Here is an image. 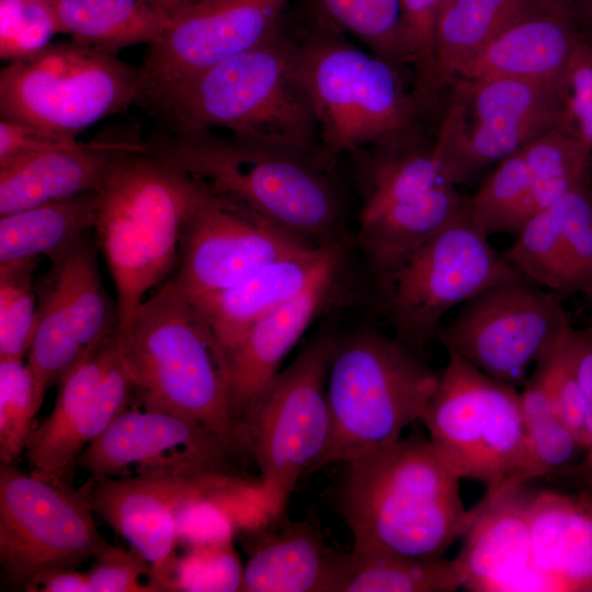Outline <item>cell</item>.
Here are the masks:
<instances>
[{"mask_svg": "<svg viewBox=\"0 0 592 592\" xmlns=\"http://www.w3.org/2000/svg\"><path fill=\"white\" fill-rule=\"evenodd\" d=\"M344 465L337 490L339 513L353 553L441 558L480 514L466 509L460 479L429 437H399Z\"/></svg>", "mask_w": 592, "mask_h": 592, "instance_id": "1", "label": "cell"}, {"mask_svg": "<svg viewBox=\"0 0 592 592\" xmlns=\"http://www.w3.org/2000/svg\"><path fill=\"white\" fill-rule=\"evenodd\" d=\"M146 146L207 191L311 244L340 241L339 192L315 155L210 129H174Z\"/></svg>", "mask_w": 592, "mask_h": 592, "instance_id": "2", "label": "cell"}, {"mask_svg": "<svg viewBox=\"0 0 592 592\" xmlns=\"http://www.w3.org/2000/svg\"><path fill=\"white\" fill-rule=\"evenodd\" d=\"M198 189L183 169L136 139L113 161L98 191L93 230L115 286L117 340L143 301L173 274Z\"/></svg>", "mask_w": 592, "mask_h": 592, "instance_id": "3", "label": "cell"}, {"mask_svg": "<svg viewBox=\"0 0 592 592\" xmlns=\"http://www.w3.org/2000/svg\"><path fill=\"white\" fill-rule=\"evenodd\" d=\"M117 341L145 409L197 422L248 456L229 408L226 353L172 275L143 301Z\"/></svg>", "mask_w": 592, "mask_h": 592, "instance_id": "4", "label": "cell"}, {"mask_svg": "<svg viewBox=\"0 0 592 592\" xmlns=\"http://www.w3.org/2000/svg\"><path fill=\"white\" fill-rule=\"evenodd\" d=\"M159 114L174 129L221 128L317 157V121L295 37L283 26L192 79Z\"/></svg>", "mask_w": 592, "mask_h": 592, "instance_id": "5", "label": "cell"}, {"mask_svg": "<svg viewBox=\"0 0 592 592\" xmlns=\"http://www.w3.org/2000/svg\"><path fill=\"white\" fill-rule=\"evenodd\" d=\"M440 374L395 334L363 329L334 341L326 380L330 437L316 470L401 437L421 421Z\"/></svg>", "mask_w": 592, "mask_h": 592, "instance_id": "6", "label": "cell"}, {"mask_svg": "<svg viewBox=\"0 0 592 592\" xmlns=\"http://www.w3.org/2000/svg\"><path fill=\"white\" fill-rule=\"evenodd\" d=\"M298 65L318 126L317 159L331 169L343 155L400 139L418 101L398 65L318 24L295 36Z\"/></svg>", "mask_w": 592, "mask_h": 592, "instance_id": "7", "label": "cell"}, {"mask_svg": "<svg viewBox=\"0 0 592 592\" xmlns=\"http://www.w3.org/2000/svg\"><path fill=\"white\" fill-rule=\"evenodd\" d=\"M353 156L362 195L357 241L378 280L456 220L467 200L445 174L433 146H408L401 138Z\"/></svg>", "mask_w": 592, "mask_h": 592, "instance_id": "8", "label": "cell"}, {"mask_svg": "<svg viewBox=\"0 0 592 592\" xmlns=\"http://www.w3.org/2000/svg\"><path fill=\"white\" fill-rule=\"evenodd\" d=\"M522 278L474 225L466 207L376 283L395 335L422 353L439 339L449 311L492 286Z\"/></svg>", "mask_w": 592, "mask_h": 592, "instance_id": "9", "label": "cell"}, {"mask_svg": "<svg viewBox=\"0 0 592 592\" xmlns=\"http://www.w3.org/2000/svg\"><path fill=\"white\" fill-rule=\"evenodd\" d=\"M138 95V67L72 39L0 70L1 118L71 137L137 103Z\"/></svg>", "mask_w": 592, "mask_h": 592, "instance_id": "10", "label": "cell"}, {"mask_svg": "<svg viewBox=\"0 0 592 592\" xmlns=\"http://www.w3.org/2000/svg\"><path fill=\"white\" fill-rule=\"evenodd\" d=\"M333 342L327 337L309 342L239 423L240 444L260 469L272 519L285 515L299 478L316 471L327 449L326 380Z\"/></svg>", "mask_w": 592, "mask_h": 592, "instance_id": "11", "label": "cell"}, {"mask_svg": "<svg viewBox=\"0 0 592 592\" xmlns=\"http://www.w3.org/2000/svg\"><path fill=\"white\" fill-rule=\"evenodd\" d=\"M447 353L421 419L433 448L459 479L487 489L525 486L519 481L525 453L519 389Z\"/></svg>", "mask_w": 592, "mask_h": 592, "instance_id": "12", "label": "cell"}, {"mask_svg": "<svg viewBox=\"0 0 592 592\" xmlns=\"http://www.w3.org/2000/svg\"><path fill=\"white\" fill-rule=\"evenodd\" d=\"M433 150L456 186L542 134L563 127L561 90L526 80H455Z\"/></svg>", "mask_w": 592, "mask_h": 592, "instance_id": "13", "label": "cell"}, {"mask_svg": "<svg viewBox=\"0 0 592 592\" xmlns=\"http://www.w3.org/2000/svg\"><path fill=\"white\" fill-rule=\"evenodd\" d=\"M89 482L62 480L0 466V565L2 579L22 588L54 569H76L109 543L98 531Z\"/></svg>", "mask_w": 592, "mask_h": 592, "instance_id": "14", "label": "cell"}, {"mask_svg": "<svg viewBox=\"0 0 592 592\" xmlns=\"http://www.w3.org/2000/svg\"><path fill=\"white\" fill-rule=\"evenodd\" d=\"M571 329L560 298L522 278L464 303L442 325L437 340L447 352L519 389L531 367Z\"/></svg>", "mask_w": 592, "mask_h": 592, "instance_id": "15", "label": "cell"}, {"mask_svg": "<svg viewBox=\"0 0 592 592\" xmlns=\"http://www.w3.org/2000/svg\"><path fill=\"white\" fill-rule=\"evenodd\" d=\"M289 0H201L168 20L148 45L137 103L159 113L192 79L283 26Z\"/></svg>", "mask_w": 592, "mask_h": 592, "instance_id": "16", "label": "cell"}, {"mask_svg": "<svg viewBox=\"0 0 592 592\" xmlns=\"http://www.w3.org/2000/svg\"><path fill=\"white\" fill-rule=\"evenodd\" d=\"M316 247L320 246L200 185L184 221L172 277L194 300L235 284L264 264Z\"/></svg>", "mask_w": 592, "mask_h": 592, "instance_id": "17", "label": "cell"}, {"mask_svg": "<svg viewBox=\"0 0 592 592\" xmlns=\"http://www.w3.org/2000/svg\"><path fill=\"white\" fill-rule=\"evenodd\" d=\"M135 389L117 337L103 343L58 384L50 414L25 448L31 471L64 480L86 447L125 409Z\"/></svg>", "mask_w": 592, "mask_h": 592, "instance_id": "18", "label": "cell"}, {"mask_svg": "<svg viewBox=\"0 0 592 592\" xmlns=\"http://www.w3.org/2000/svg\"><path fill=\"white\" fill-rule=\"evenodd\" d=\"M244 456L219 435L189 419L158 410L121 412L79 456L76 467L92 478L139 473L210 471L240 475Z\"/></svg>", "mask_w": 592, "mask_h": 592, "instance_id": "19", "label": "cell"}, {"mask_svg": "<svg viewBox=\"0 0 592 592\" xmlns=\"http://www.w3.org/2000/svg\"><path fill=\"white\" fill-rule=\"evenodd\" d=\"M527 485L487 489L480 514L463 536L455 557L462 588L473 592H547L535 566L528 520Z\"/></svg>", "mask_w": 592, "mask_h": 592, "instance_id": "20", "label": "cell"}, {"mask_svg": "<svg viewBox=\"0 0 592 592\" xmlns=\"http://www.w3.org/2000/svg\"><path fill=\"white\" fill-rule=\"evenodd\" d=\"M342 261L343 246L304 291L257 321L228 354L229 408L237 426L282 371L283 360L310 323L330 305Z\"/></svg>", "mask_w": 592, "mask_h": 592, "instance_id": "21", "label": "cell"}, {"mask_svg": "<svg viewBox=\"0 0 592 592\" xmlns=\"http://www.w3.org/2000/svg\"><path fill=\"white\" fill-rule=\"evenodd\" d=\"M89 497L94 513L150 563L156 591H171L179 544L175 475L149 471L128 477H91Z\"/></svg>", "mask_w": 592, "mask_h": 592, "instance_id": "22", "label": "cell"}, {"mask_svg": "<svg viewBox=\"0 0 592 592\" xmlns=\"http://www.w3.org/2000/svg\"><path fill=\"white\" fill-rule=\"evenodd\" d=\"M285 515L246 533L248 559L244 592H340L350 553L326 542L311 521L292 522Z\"/></svg>", "mask_w": 592, "mask_h": 592, "instance_id": "23", "label": "cell"}, {"mask_svg": "<svg viewBox=\"0 0 592 592\" xmlns=\"http://www.w3.org/2000/svg\"><path fill=\"white\" fill-rule=\"evenodd\" d=\"M576 15L556 0H542L487 43L455 80L510 78L561 90L563 73L581 35Z\"/></svg>", "mask_w": 592, "mask_h": 592, "instance_id": "24", "label": "cell"}, {"mask_svg": "<svg viewBox=\"0 0 592 592\" xmlns=\"http://www.w3.org/2000/svg\"><path fill=\"white\" fill-rule=\"evenodd\" d=\"M341 247L337 241L275 260L224 289L191 301L227 357L257 321L304 291Z\"/></svg>", "mask_w": 592, "mask_h": 592, "instance_id": "25", "label": "cell"}, {"mask_svg": "<svg viewBox=\"0 0 592 592\" xmlns=\"http://www.w3.org/2000/svg\"><path fill=\"white\" fill-rule=\"evenodd\" d=\"M527 520L549 592H592V493L530 489Z\"/></svg>", "mask_w": 592, "mask_h": 592, "instance_id": "26", "label": "cell"}, {"mask_svg": "<svg viewBox=\"0 0 592 592\" xmlns=\"http://www.w3.org/2000/svg\"><path fill=\"white\" fill-rule=\"evenodd\" d=\"M133 140H78L0 169V216L84 192H98L116 156Z\"/></svg>", "mask_w": 592, "mask_h": 592, "instance_id": "27", "label": "cell"}, {"mask_svg": "<svg viewBox=\"0 0 592 592\" xmlns=\"http://www.w3.org/2000/svg\"><path fill=\"white\" fill-rule=\"evenodd\" d=\"M540 1L443 0L436 21L432 66L423 91L455 80L459 70L487 43Z\"/></svg>", "mask_w": 592, "mask_h": 592, "instance_id": "28", "label": "cell"}, {"mask_svg": "<svg viewBox=\"0 0 592 592\" xmlns=\"http://www.w3.org/2000/svg\"><path fill=\"white\" fill-rule=\"evenodd\" d=\"M96 208L90 191L0 216V266L68 249L94 228Z\"/></svg>", "mask_w": 592, "mask_h": 592, "instance_id": "29", "label": "cell"}, {"mask_svg": "<svg viewBox=\"0 0 592 592\" xmlns=\"http://www.w3.org/2000/svg\"><path fill=\"white\" fill-rule=\"evenodd\" d=\"M50 261L46 275L59 293L80 349L89 356L118 333L117 309L103 287L95 248L86 236Z\"/></svg>", "mask_w": 592, "mask_h": 592, "instance_id": "30", "label": "cell"}, {"mask_svg": "<svg viewBox=\"0 0 592 592\" xmlns=\"http://www.w3.org/2000/svg\"><path fill=\"white\" fill-rule=\"evenodd\" d=\"M61 34L91 48L116 55L151 44L168 19L146 0H54Z\"/></svg>", "mask_w": 592, "mask_h": 592, "instance_id": "31", "label": "cell"}, {"mask_svg": "<svg viewBox=\"0 0 592 592\" xmlns=\"http://www.w3.org/2000/svg\"><path fill=\"white\" fill-rule=\"evenodd\" d=\"M525 428V453L519 475L522 485L577 468L583 459L580 443L562 421L544 382L534 372L519 390Z\"/></svg>", "mask_w": 592, "mask_h": 592, "instance_id": "32", "label": "cell"}, {"mask_svg": "<svg viewBox=\"0 0 592 592\" xmlns=\"http://www.w3.org/2000/svg\"><path fill=\"white\" fill-rule=\"evenodd\" d=\"M521 152L532 178L520 213L522 227L588 180L592 150L572 132L556 127L530 141Z\"/></svg>", "mask_w": 592, "mask_h": 592, "instance_id": "33", "label": "cell"}, {"mask_svg": "<svg viewBox=\"0 0 592 592\" xmlns=\"http://www.w3.org/2000/svg\"><path fill=\"white\" fill-rule=\"evenodd\" d=\"M462 588L453 559L350 551L340 592H449Z\"/></svg>", "mask_w": 592, "mask_h": 592, "instance_id": "34", "label": "cell"}, {"mask_svg": "<svg viewBox=\"0 0 592 592\" xmlns=\"http://www.w3.org/2000/svg\"><path fill=\"white\" fill-rule=\"evenodd\" d=\"M504 255L524 278L558 298L578 293L554 205L523 224Z\"/></svg>", "mask_w": 592, "mask_h": 592, "instance_id": "35", "label": "cell"}, {"mask_svg": "<svg viewBox=\"0 0 592 592\" xmlns=\"http://www.w3.org/2000/svg\"><path fill=\"white\" fill-rule=\"evenodd\" d=\"M314 22L349 33L372 53L401 64L400 0H308Z\"/></svg>", "mask_w": 592, "mask_h": 592, "instance_id": "36", "label": "cell"}, {"mask_svg": "<svg viewBox=\"0 0 592 592\" xmlns=\"http://www.w3.org/2000/svg\"><path fill=\"white\" fill-rule=\"evenodd\" d=\"M531 183L532 178L521 150L500 161L467 200L474 225L487 237L497 234L515 236Z\"/></svg>", "mask_w": 592, "mask_h": 592, "instance_id": "37", "label": "cell"}, {"mask_svg": "<svg viewBox=\"0 0 592 592\" xmlns=\"http://www.w3.org/2000/svg\"><path fill=\"white\" fill-rule=\"evenodd\" d=\"M39 410L33 374L23 358H0V460L12 465L25 452Z\"/></svg>", "mask_w": 592, "mask_h": 592, "instance_id": "38", "label": "cell"}, {"mask_svg": "<svg viewBox=\"0 0 592 592\" xmlns=\"http://www.w3.org/2000/svg\"><path fill=\"white\" fill-rule=\"evenodd\" d=\"M37 260L0 266V358H23L36 320Z\"/></svg>", "mask_w": 592, "mask_h": 592, "instance_id": "39", "label": "cell"}, {"mask_svg": "<svg viewBox=\"0 0 592 592\" xmlns=\"http://www.w3.org/2000/svg\"><path fill=\"white\" fill-rule=\"evenodd\" d=\"M61 34L54 0H0V58L7 62L45 49Z\"/></svg>", "mask_w": 592, "mask_h": 592, "instance_id": "40", "label": "cell"}, {"mask_svg": "<svg viewBox=\"0 0 592 592\" xmlns=\"http://www.w3.org/2000/svg\"><path fill=\"white\" fill-rule=\"evenodd\" d=\"M231 540L190 546L178 556L171 591H242L243 565Z\"/></svg>", "mask_w": 592, "mask_h": 592, "instance_id": "41", "label": "cell"}, {"mask_svg": "<svg viewBox=\"0 0 592 592\" xmlns=\"http://www.w3.org/2000/svg\"><path fill=\"white\" fill-rule=\"evenodd\" d=\"M554 208L577 291L592 296V187L588 180L568 192Z\"/></svg>", "mask_w": 592, "mask_h": 592, "instance_id": "42", "label": "cell"}, {"mask_svg": "<svg viewBox=\"0 0 592 592\" xmlns=\"http://www.w3.org/2000/svg\"><path fill=\"white\" fill-rule=\"evenodd\" d=\"M565 128L592 150V39L583 36L567 64L562 86Z\"/></svg>", "mask_w": 592, "mask_h": 592, "instance_id": "43", "label": "cell"}, {"mask_svg": "<svg viewBox=\"0 0 592 592\" xmlns=\"http://www.w3.org/2000/svg\"><path fill=\"white\" fill-rule=\"evenodd\" d=\"M442 1L400 0L401 60L414 65L422 91L432 66L436 21Z\"/></svg>", "mask_w": 592, "mask_h": 592, "instance_id": "44", "label": "cell"}, {"mask_svg": "<svg viewBox=\"0 0 592 592\" xmlns=\"http://www.w3.org/2000/svg\"><path fill=\"white\" fill-rule=\"evenodd\" d=\"M92 559L87 572L91 592H155L153 585L141 582H151L150 563L132 547L107 544Z\"/></svg>", "mask_w": 592, "mask_h": 592, "instance_id": "45", "label": "cell"}, {"mask_svg": "<svg viewBox=\"0 0 592 592\" xmlns=\"http://www.w3.org/2000/svg\"><path fill=\"white\" fill-rule=\"evenodd\" d=\"M77 137L61 135L21 122L0 121V169L8 168L47 149L69 146Z\"/></svg>", "mask_w": 592, "mask_h": 592, "instance_id": "46", "label": "cell"}, {"mask_svg": "<svg viewBox=\"0 0 592 592\" xmlns=\"http://www.w3.org/2000/svg\"><path fill=\"white\" fill-rule=\"evenodd\" d=\"M571 346L577 377L583 392L587 412V441L584 457L577 467V474L592 486V327L584 330H573Z\"/></svg>", "mask_w": 592, "mask_h": 592, "instance_id": "47", "label": "cell"}, {"mask_svg": "<svg viewBox=\"0 0 592 592\" xmlns=\"http://www.w3.org/2000/svg\"><path fill=\"white\" fill-rule=\"evenodd\" d=\"M31 592H91L87 572L54 569L32 578L23 589Z\"/></svg>", "mask_w": 592, "mask_h": 592, "instance_id": "48", "label": "cell"}, {"mask_svg": "<svg viewBox=\"0 0 592 592\" xmlns=\"http://www.w3.org/2000/svg\"><path fill=\"white\" fill-rule=\"evenodd\" d=\"M155 10L166 19H171L182 10L201 0H146Z\"/></svg>", "mask_w": 592, "mask_h": 592, "instance_id": "49", "label": "cell"}, {"mask_svg": "<svg viewBox=\"0 0 592 592\" xmlns=\"http://www.w3.org/2000/svg\"><path fill=\"white\" fill-rule=\"evenodd\" d=\"M574 14V9L579 8L585 16H592V0H556ZM576 15V14H574Z\"/></svg>", "mask_w": 592, "mask_h": 592, "instance_id": "50", "label": "cell"}]
</instances>
